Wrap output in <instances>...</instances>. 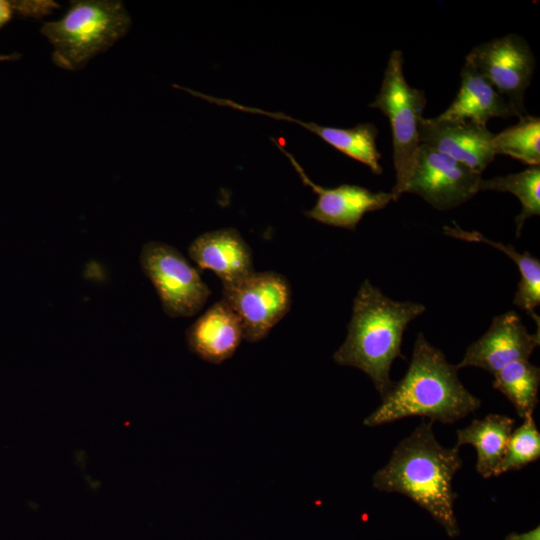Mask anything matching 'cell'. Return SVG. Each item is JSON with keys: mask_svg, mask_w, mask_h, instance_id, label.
I'll list each match as a JSON object with an SVG mask.
<instances>
[{"mask_svg": "<svg viewBox=\"0 0 540 540\" xmlns=\"http://www.w3.org/2000/svg\"><path fill=\"white\" fill-rule=\"evenodd\" d=\"M433 423L423 419L395 447L388 463L374 474L373 486L407 496L454 537L459 527L454 513L457 494L452 481L462 460L458 447L446 448L437 441Z\"/></svg>", "mask_w": 540, "mask_h": 540, "instance_id": "1", "label": "cell"}, {"mask_svg": "<svg viewBox=\"0 0 540 540\" xmlns=\"http://www.w3.org/2000/svg\"><path fill=\"white\" fill-rule=\"evenodd\" d=\"M480 405V399L460 381L456 366L420 332L406 374L393 384L364 424L378 426L413 416L454 423Z\"/></svg>", "mask_w": 540, "mask_h": 540, "instance_id": "2", "label": "cell"}, {"mask_svg": "<svg viewBox=\"0 0 540 540\" xmlns=\"http://www.w3.org/2000/svg\"><path fill=\"white\" fill-rule=\"evenodd\" d=\"M425 310L421 303L389 298L365 279L353 300L348 333L334 353V361L363 371L383 398L394 384L390 379L392 363L403 358L404 331Z\"/></svg>", "mask_w": 540, "mask_h": 540, "instance_id": "3", "label": "cell"}, {"mask_svg": "<svg viewBox=\"0 0 540 540\" xmlns=\"http://www.w3.org/2000/svg\"><path fill=\"white\" fill-rule=\"evenodd\" d=\"M70 3L62 18L42 25L41 33L53 48V62L62 69L78 70L121 39L131 26V18L120 1Z\"/></svg>", "mask_w": 540, "mask_h": 540, "instance_id": "4", "label": "cell"}, {"mask_svg": "<svg viewBox=\"0 0 540 540\" xmlns=\"http://www.w3.org/2000/svg\"><path fill=\"white\" fill-rule=\"evenodd\" d=\"M403 54L391 52L379 93L370 108L379 109L390 121L393 164L396 182L391 190L393 201L402 195V188L413 166L420 145L419 125L424 118L425 92L410 86L403 72Z\"/></svg>", "mask_w": 540, "mask_h": 540, "instance_id": "5", "label": "cell"}, {"mask_svg": "<svg viewBox=\"0 0 540 540\" xmlns=\"http://www.w3.org/2000/svg\"><path fill=\"white\" fill-rule=\"evenodd\" d=\"M140 265L170 317L195 315L211 294L198 271L171 245L158 241L144 244Z\"/></svg>", "mask_w": 540, "mask_h": 540, "instance_id": "6", "label": "cell"}, {"mask_svg": "<svg viewBox=\"0 0 540 540\" xmlns=\"http://www.w3.org/2000/svg\"><path fill=\"white\" fill-rule=\"evenodd\" d=\"M481 179V174L465 164L420 144L402 194H416L437 210L445 211L473 198L479 192Z\"/></svg>", "mask_w": 540, "mask_h": 540, "instance_id": "7", "label": "cell"}, {"mask_svg": "<svg viewBox=\"0 0 540 540\" xmlns=\"http://www.w3.org/2000/svg\"><path fill=\"white\" fill-rule=\"evenodd\" d=\"M222 295L238 316L243 338L248 342L265 338L291 306L288 280L273 271L254 272L233 285L223 286Z\"/></svg>", "mask_w": 540, "mask_h": 540, "instance_id": "8", "label": "cell"}, {"mask_svg": "<svg viewBox=\"0 0 540 540\" xmlns=\"http://www.w3.org/2000/svg\"><path fill=\"white\" fill-rule=\"evenodd\" d=\"M466 61L508 100L519 118L525 115L524 94L534 73L535 58L523 37L509 34L479 44Z\"/></svg>", "mask_w": 540, "mask_h": 540, "instance_id": "9", "label": "cell"}, {"mask_svg": "<svg viewBox=\"0 0 540 540\" xmlns=\"http://www.w3.org/2000/svg\"><path fill=\"white\" fill-rule=\"evenodd\" d=\"M540 344V331L530 333L517 312L510 310L493 318L488 330L468 346L455 365L477 367L491 374L517 360H529Z\"/></svg>", "mask_w": 540, "mask_h": 540, "instance_id": "10", "label": "cell"}, {"mask_svg": "<svg viewBox=\"0 0 540 540\" xmlns=\"http://www.w3.org/2000/svg\"><path fill=\"white\" fill-rule=\"evenodd\" d=\"M277 148L287 156L300 176L302 183L317 194L315 206L305 214L320 223L355 230L363 215L386 207L393 197L390 192H372L369 189L351 184L335 188H325L314 183L295 157L285 150L279 142L272 139Z\"/></svg>", "mask_w": 540, "mask_h": 540, "instance_id": "11", "label": "cell"}, {"mask_svg": "<svg viewBox=\"0 0 540 540\" xmlns=\"http://www.w3.org/2000/svg\"><path fill=\"white\" fill-rule=\"evenodd\" d=\"M494 135L486 125L469 120L423 118L419 125L420 144H425L482 174L493 161Z\"/></svg>", "mask_w": 540, "mask_h": 540, "instance_id": "12", "label": "cell"}, {"mask_svg": "<svg viewBox=\"0 0 540 540\" xmlns=\"http://www.w3.org/2000/svg\"><path fill=\"white\" fill-rule=\"evenodd\" d=\"M200 269L210 270L223 286L233 285L254 273L252 252L235 228L205 232L188 248Z\"/></svg>", "mask_w": 540, "mask_h": 540, "instance_id": "13", "label": "cell"}, {"mask_svg": "<svg viewBox=\"0 0 540 540\" xmlns=\"http://www.w3.org/2000/svg\"><path fill=\"white\" fill-rule=\"evenodd\" d=\"M243 339L241 322L223 299L213 304L186 331L189 349L213 364L231 358Z\"/></svg>", "mask_w": 540, "mask_h": 540, "instance_id": "14", "label": "cell"}, {"mask_svg": "<svg viewBox=\"0 0 540 540\" xmlns=\"http://www.w3.org/2000/svg\"><path fill=\"white\" fill-rule=\"evenodd\" d=\"M440 116L482 125L491 118L518 117L508 100L466 60L461 70L459 92Z\"/></svg>", "mask_w": 540, "mask_h": 540, "instance_id": "15", "label": "cell"}, {"mask_svg": "<svg viewBox=\"0 0 540 540\" xmlns=\"http://www.w3.org/2000/svg\"><path fill=\"white\" fill-rule=\"evenodd\" d=\"M514 425L513 418L501 414L474 419L467 427L457 430L456 447L472 445L477 452V472L484 478L498 476Z\"/></svg>", "mask_w": 540, "mask_h": 540, "instance_id": "16", "label": "cell"}, {"mask_svg": "<svg viewBox=\"0 0 540 540\" xmlns=\"http://www.w3.org/2000/svg\"><path fill=\"white\" fill-rule=\"evenodd\" d=\"M453 227H444L447 236L461 239L468 242L484 243L494 247L508 256L518 267L520 281L515 293L513 303L524 310L536 322L537 329L540 330V318L536 313V308L540 304V261L529 252L520 253L512 245L503 244L498 241L488 239L478 231H466L453 223Z\"/></svg>", "mask_w": 540, "mask_h": 540, "instance_id": "17", "label": "cell"}, {"mask_svg": "<svg viewBox=\"0 0 540 540\" xmlns=\"http://www.w3.org/2000/svg\"><path fill=\"white\" fill-rule=\"evenodd\" d=\"M494 375L493 387L514 406L521 418L533 415L538 404L540 369L529 360L509 363Z\"/></svg>", "mask_w": 540, "mask_h": 540, "instance_id": "18", "label": "cell"}, {"mask_svg": "<svg viewBox=\"0 0 540 540\" xmlns=\"http://www.w3.org/2000/svg\"><path fill=\"white\" fill-rule=\"evenodd\" d=\"M479 191L508 192L515 195L522 206L516 216V236H521L524 223L540 214V165L491 179H481Z\"/></svg>", "mask_w": 540, "mask_h": 540, "instance_id": "19", "label": "cell"}, {"mask_svg": "<svg viewBox=\"0 0 540 540\" xmlns=\"http://www.w3.org/2000/svg\"><path fill=\"white\" fill-rule=\"evenodd\" d=\"M496 155L503 154L530 166L540 165V119L524 115L519 122L493 138Z\"/></svg>", "mask_w": 540, "mask_h": 540, "instance_id": "20", "label": "cell"}, {"mask_svg": "<svg viewBox=\"0 0 540 540\" xmlns=\"http://www.w3.org/2000/svg\"><path fill=\"white\" fill-rule=\"evenodd\" d=\"M523 423L513 429L507 443L498 475L520 470L540 457V433L532 415L523 418Z\"/></svg>", "mask_w": 540, "mask_h": 540, "instance_id": "21", "label": "cell"}, {"mask_svg": "<svg viewBox=\"0 0 540 540\" xmlns=\"http://www.w3.org/2000/svg\"><path fill=\"white\" fill-rule=\"evenodd\" d=\"M15 13L16 1L0 0V28L7 24Z\"/></svg>", "mask_w": 540, "mask_h": 540, "instance_id": "22", "label": "cell"}, {"mask_svg": "<svg viewBox=\"0 0 540 540\" xmlns=\"http://www.w3.org/2000/svg\"><path fill=\"white\" fill-rule=\"evenodd\" d=\"M505 540H540V528L537 526L528 532L511 533L505 538Z\"/></svg>", "mask_w": 540, "mask_h": 540, "instance_id": "23", "label": "cell"}, {"mask_svg": "<svg viewBox=\"0 0 540 540\" xmlns=\"http://www.w3.org/2000/svg\"><path fill=\"white\" fill-rule=\"evenodd\" d=\"M20 57L21 55L17 52H13L10 54H0V62L15 61V60H18Z\"/></svg>", "mask_w": 540, "mask_h": 540, "instance_id": "24", "label": "cell"}]
</instances>
